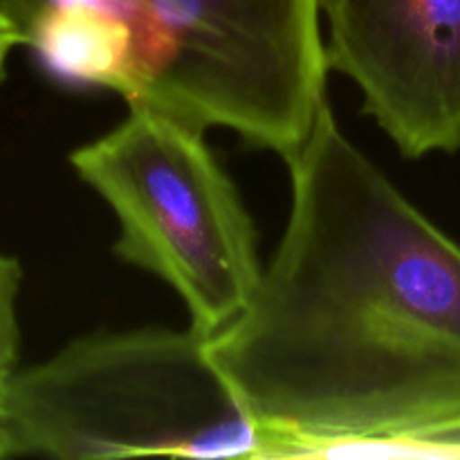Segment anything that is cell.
Segmentation results:
<instances>
[{"mask_svg":"<svg viewBox=\"0 0 460 460\" xmlns=\"http://www.w3.org/2000/svg\"><path fill=\"white\" fill-rule=\"evenodd\" d=\"M290 166V218L250 305L207 340L265 460L460 416V245L323 106Z\"/></svg>","mask_w":460,"mask_h":460,"instance_id":"obj_1","label":"cell"},{"mask_svg":"<svg viewBox=\"0 0 460 460\" xmlns=\"http://www.w3.org/2000/svg\"><path fill=\"white\" fill-rule=\"evenodd\" d=\"M193 328L81 337L13 371V456L265 458L270 429L236 398Z\"/></svg>","mask_w":460,"mask_h":460,"instance_id":"obj_2","label":"cell"},{"mask_svg":"<svg viewBox=\"0 0 460 460\" xmlns=\"http://www.w3.org/2000/svg\"><path fill=\"white\" fill-rule=\"evenodd\" d=\"M70 164L117 216V256L169 283L193 331L214 337L250 305L263 277L256 229L205 130L128 106Z\"/></svg>","mask_w":460,"mask_h":460,"instance_id":"obj_3","label":"cell"},{"mask_svg":"<svg viewBox=\"0 0 460 460\" xmlns=\"http://www.w3.org/2000/svg\"><path fill=\"white\" fill-rule=\"evenodd\" d=\"M326 63L409 160L460 151V0H323Z\"/></svg>","mask_w":460,"mask_h":460,"instance_id":"obj_4","label":"cell"},{"mask_svg":"<svg viewBox=\"0 0 460 460\" xmlns=\"http://www.w3.org/2000/svg\"><path fill=\"white\" fill-rule=\"evenodd\" d=\"M22 30L27 48L49 76L124 97L135 66V25L128 18L99 7L61 4L36 12Z\"/></svg>","mask_w":460,"mask_h":460,"instance_id":"obj_5","label":"cell"},{"mask_svg":"<svg viewBox=\"0 0 460 460\" xmlns=\"http://www.w3.org/2000/svg\"><path fill=\"white\" fill-rule=\"evenodd\" d=\"M220 13L277 52L310 85L326 90L323 0H209Z\"/></svg>","mask_w":460,"mask_h":460,"instance_id":"obj_6","label":"cell"},{"mask_svg":"<svg viewBox=\"0 0 460 460\" xmlns=\"http://www.w3.org/2000/svg\"><path fill=\"white\" fill-rule=\"evenodd\" d=\"M313 458H460V416L385 438L323 445Z\"/></svg>","mask_w":460,"mask_h":460,"instance_id":"obj_7","label":"cell"},{"mask_svg":"<svg viewBox=\"0 0 460 460\" xmlns=\"http://www.w3.org/2000/svg\"><path fill=\"white\" fill-rule=\"evenodd\" d=\"M18 288L21 265L12 256L0 254V350H18Z\"/></svg>","mask_w":460,"mask_h":460,"instance_id":"obj_8","label":"cell"},{"mask_svg":"<svg viewBox=\"0 0 460 460\" xmlns=\"http://www.w3.org/2000/svg\"><path fill=\"white\" fill-rule=\"evenodd\" d=\"M18 350H0V458L13 456L12 429H9V382H12L13 371H16Z\"/></svg>","mask_w":460,"mask_h":460,"instance_id":"obj_9","label":"cell"},{"mask_svg":"<svg viewBox=\"0 0 460 460\" xmlns=\"http://www.w3.org/2000/svg\"><path fill=\"white\" fill-rule=\"evenodd\" d=\"M16 45H27V34L12 16L7 9L0 4V81L4 76V66Z\"/></svg>","mask_w":460,"mask_h":460,"instance_id":"obj_10","label":"cell"}]
</instances>
